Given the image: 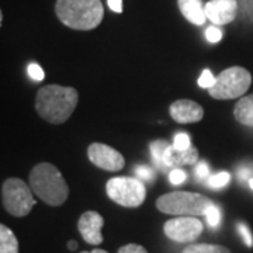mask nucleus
Instances as JSON below:
<instances>
[{
  "mask_svg": "<svg viewBox=\"0 0 253 253\" xmlns=\"http://www.w3.org/2000/svg\"><path fill=\"white\" fill-rule=\"evenodd\" d=\"M78 90L61 84H48L41 87L36 97L38 116L49 124L66 123L78 106Z\"/></svg>",
  "mask_w": 253,
  "mask_h": 253,
  "instance_id": "1",
  "label": "nucleus"
},
{
  "mask_svg": "<svg viewBox=\"0 0 253 253\" xmlns=\"http://www.w3.org/2000/svg\"><path fill=\"white\" fill-rule=\"evenodd\" d=\"M30 187L37 197L52 207L62 206L69 196V187L62 173L48 162L38 163L33 168L30 173Z\"/></svg>",
  "mask_w": 253,
  "mask_h": 253,
  "instance_id": "2",
  "label": "nucleus"
},
{
  "mask_svg": "<svg viewBox=\"0 0 253 253\" xmlns=\"http://www.w3.org/2000/svg\"><path fill=\"white\" fill-rule=\"evenodd\" d=\"M55 13L66 27L89 31L101 23L104 7L100 0H56Z\"/></svg>",
  "mask_w": 253,
  "mask_h": 253,
  "instance_id": "3",
  "label": "nucleus"
},
{
  "mask_svg": "<svg viewBox=\"0 0 253 253\" xmlns=\"http://www.w3.org/2000/svg\"><path fill=\"white\" fill-rule=\"evenodd\" d=\"M212 204L214 203L206 196L190 191H173L156 200V208L161 212L180 217L206 215Z\"/></svg>",
  "mask_w": 253,
  "mask_h": 253,
  "instance_id": "4",
  "label": "nucleus"
},
{
  "mask_svg": "<svg viewBox=\"0 0 253 253\" xmlns=\"http://www.w3.org/2000/svg\"><path fill=\"white\" fill-rule=\"evenodd\" d=\"M252 84V75L241 66H232L219 73L208 93L215 100H232L244 96Z\"/></svg>",
  "mask_w": 253,
  "mask_h": 253,
  "instance_id": "5",
  "label": "nucleus"
},
{
  "mask_svg": "<svg viewBox=\"0 0 253 253\" xmlns=\"http://www.w3.org/2000/svg\"><path fill=\"white\" fill-rule=\"evenodd\" d=\"M1 204L10 215L26 217L36 206V199L27 183L17 177H10L1 186Z\"/></svg>",
  "mask_w": 253,
  "mask_h": 253,
  "instance_id": "6",
  "label": "nucleus"
},
{
  "mask_svg": "<svg viewBox=\"0 0 253 253\" xmlns=\"http://www.w3.org/2000/svg\"><path fill=\"white\" fill-rule=\"evenodd\" d=\"M106 193L118 206L139 207L145 201L146 189L138 177H113L106 184Z\"/></svg>",
  "mask_w": 253,
  "mask_h": 253,
  "instance_id": "7",
  "label": "nucleus"
},
{
  "mask_svg": "<svg viewBox=\"0 0 253 253\" xmlns=\"http://www.w3.org/2000/svg\"><path fill=\"white\" fill-rule=\"evenodd\" d=\"M163 232L177 244H191L203 232V222L196 217H177L166 221Z\"/></svg>",
  "mask_w": 253,
  "mask_h": 253,
  "instance_id": "8",
  "label": "nucleus"
},
{
  "mask_svg": "<svg viewBox=\"0 0 253 253\" xmlns=\"http://www.w3.org/2000/svg\"><path fill=\"white\" fill-rule=\"evenodd\" d=\"M87 158L94 166L107 172H118L126 166V159L117 149L100 142H94L87 148Z\"/></svg>",
  "mask_w": 253,
  "mask_h": 253,
  "instance_id": "9",
  "label": "nucleus"
},
{
  "mask_svg": "<svg viewBox=\"0 0 253 253\" xmlns=\"http://www.w3.org/2000/svg\"><path fill=\"white\" fill-rule=\"evenodd\" d=\"M103 225H104V219L96 211H86L84 214H82L78 221V229L82 238L89 245H100L103 242V235H101Z\"/></svg>",
  "mask_w": 253,
  "mask_h": 253,
  "instance_id": "10",
  "label": "nucleus"
},
{
  "mask_svg": "<svg viewBox=\"0 0 253 253\" xmlns=\"http://www.w3.org/2000/svg\"><path fill=\"white\" fill-rule=\"evenodd\" d=\"M170 117L179 124L199 123L204 117V109L193 100L181 99L170 104Z\"/></svg>",
  "mask_w": 253,
  "mask_h": 253,
  "instance_id": "11",
  "label": "nucleus"
},
{
  "mask_svg": "<svg viewBox=\"0 0 253 253\" xmlns=\"http://www.w3.org/2000/svg\"><path fill=\"white\" fill-rule=\"evenodd\" d=\"M238 13L236 0H211L206 4L207 17L217 26H224L234 21Z\"/></svg>",
  "mask_w": 253,
  "mask_h": 253,
  "instance_id": "12",
  "label": "nucleus"
},
{
  "mask_svg": "<svg viewBox=\"0 0 253 253\" xmlns=\"http://www.w3.org/2000/svg\"><path fill=\"white\" fill-rule=\"evenodd\" d=\"M163 161L166 166H186L193 165L199 161V151L196 146H190L187 149H177L174 146H169L165 152Z\"/></svg>",
  "mask_w": 253,
  "mask_h": 253,
  "instance_id": "13",
  "label": "nucleus"
},
{
  "mask_svg": "<svg viewBox=\"0 0 253 253\" xmlns=\"http://www.w3.org/2000/svg\"><path fill=\"white\" fill-rule=\"evenodd\" d=\"M181 14L189 20L191 24L203 26L207 20L206 6H203L201 0H177Z\"/></svg>",
  "mask_w": 253,
  "mask_h": 253,
  "instance_id": "14",
  "label": "nucleus"
},
{
  "mask_svg": "<svg viewBox=\"0 0 253 253\" xmlns=\"http://www.w3.org/2000/svg\"><path fill=\"white\" fill-rule=\"evenodd\" d=\"M234 116L238 123L253 126V94L245 96L236 103L234 107Z\"/></svg>",
  "mask_w": 253,
  "mask_h": 253,
  "instance_id": "15",
  "label": "nucleus"
},
{
  "mask_svg": "<svg viewBox=\"0 0 253 253\" xmlns=\"http://www.w3.org/2000/svg\"><path fill=\"white\" fill-rule=\"evenodd\" d=\"M0 253H18L17 238L4 224L0 225Z\"/></svg>",
  "mask_w": 253,
  "mask_h": 253,
  "instance_id": "16",
  "label": "nucleus"
},
{
  "mask_svg": "<svg viewBox=\"0 0 253 253\" xmlns=\"http://www.w3.org/2000/svg\"><path fill=\"white\" fill-rule=\"evenodd\" d=\"M183 253H231V251L221 246V245H212V244H196L189 245Z\"/></svg>",
  "mask_w": 253,
  "mask_h": 253,
  "instance_id": "17",
  "label": "nucleus"
},
{
  "mask_svg": "<svg viewBox=\"0 0 253 253\" xmlns=\"http://www.w3.org/2000/svg\"><path fill=\"white\" fill-rule=\"evenodd\" d=\"M168 148H169V145H168L166 141H155L154 144H151V155L154 158L155 163L159 168L166 166L165 161H163V156H165V152H166Z\"/></svg>",
  "mask_w": 253,
  "mask_h": 253,
  "instance_id": "18",
  "label": "nucleus"
},
{
  "mask_svg": "<svg viewBox=\"0 0 253 253\" xmlns=\"http://www.w3.org/2000/svg\"><path fill=\"white\" fill-rule=\"evenodd\" d=\"M229 180H231V174L226 172H221L217 173V174L210 176V177H208V184H210V187H212V189H219V187L226 186V184L229 183Z\"/></svg>",
  "mask_w": 253,
  "mask_h": 253,
  "instance_id": "19",
  "label": "nucleus"
},
{
  "mask_svg": "<svg viewBox=\"0 0 253 253\" xmlns=\"http://www.w3.org/2000/svg\"><path fill=\"white\" fill-rule=\"evenodd\" d=\"M206 218H207L208 225L211 226V228H217L219 225V222H221V211H219V208L215 204H212L211 207L208 208L207 212H206Z\"/></svg>",
  "mask_w": 253,
  "mask_h": 253,
  "instance_id": "20",
  "label": "nucleus"
},
{
  "mask_svg": "<svg viewBox=\"0 0 253 253\" xmlns=\"http://www.w3.org/2000/svg\"><path fill=\"white\" fill-rule=\"evenodd\" d=\"M135 174L139 180H145V181H151L152 179H154V176H155L154 170H152L149 166H145V165L136 166Z\"/></svg>",
  "mask_w": 253,
  "mask_h": 253,
  "instance_id": "21",
  "label": "nucleus"
},
{
  "mask_svg": "<svg viewBox=\"0 0 253 253\" xmlns=\"http://www.w3.org/2000/svg\"><path fill=\"white\" fill-rule=\"evenodd\" d=\"M236 228H238V231H239V234H241V236H242V239H244V242L246 244V246L252 248L253 235H252V232H251V229L248 228V225L244 224V222H239V224L236 225Z\"/></svg>",
  "mask_w": 253,
  "mask_h": 253,
  "instance_id": "22",
  "label": "nucleus"
},
{
  "mask_svg": "<svg viewBox=\"0 0 253 253\" xmlns=\"http://www.w3.org/2000/svg\"><path fill=\"white\" fill-rule=\"evenodd\" d=\"M27 72L28 76H30L33 81L41 82L44 79V71H42V68H41L40 65H37V63H30L27 68Z\"/></svg>",
  "mask_w": 253,
  "mask_h": 253,
  "instance_id": "23",
  "label": "nucleus"
},
{
  "mask_svg": "<svg viewBox=\"0 0 253 253\" xmlns=\"http://www.w3.org/2000/svg\"><path fill=\"white\" fill-rule=\"evenodd\" d=\"M173 146L177 148V149H187L191 146V142H190V136L184 132H180L177 135L174 136L173 139Z\"/></svg>",
  "mask_w": 253,
  "mask_h": 253,
  "instance_id": "24",
  "label": "nucleus"
},
{
  "mask_svg": "<svg viewBox=\"0 0 253 253\" xmlns=\"http://www.w3.org/2000/svg\"><path fill=\"white\" fill-rule=\"evenodd\" d=\"M215 79H217V78H214V75L210 72L208 69H206L204 72L201 73V76H200V79H199L200 87L210 89V87L215 83Z\"/></svg>",
  "mask_w": 253,
  "mask_h": 253,
  "instance_id": "25",
  "label": "nucleus"
},
{
  "mask_svg": "<svg viewBox=\"0 0 253 253\" xmlns=\"http://www.w3.org/2000/svg\"><path fill=\"white\" fill-rule=\"evenodd\" d=\"M118 253H148V251L145 249L144 246L136 244H128L121 246L118 249Z\"/></svg>",
  "mask_w": 253,
  "mask_h": 253,
  "instance_id": "26",
  "label": "nucleus"
},
{
  "mask_svg": "<svg viewBox=\"0 0 253 253\" xmlns=\"http://www.w3.org/2000/svg\"><path fill=\"white\" fill-rule=\"evenodd\" d=\"M206 37H207V40L210 42H218L222 38V33L217 27H208L207 31H206Z\"/></svg>",
  "mask_w": 253,
  "mask_h": 253,
  "instance_id": "27",
  "label": "nucleus"
},
{
  "mask_svg": "<svg viewBox=\"0 0 253 253\" xmlns=\"http://www.w3.org/2000/svg\"><path fill=\"white\" fill-rule=\"evenodd\" d=\"M169 179H170V183H173V184H181L183 181L187 179V174L180 169H174L169 174Z\"/></svg>",
  "mask_w": 253,
  "mask_h": 253,
  "instance_id": "28",
  "label": "nucleus"
},
{
  "mask_svg": "<svg viewBox=\"0 0 253 253\" xmlns=\"http://www.w3.org/2000/svg\"><path fill=\"white\" fill-rule=\"evenodd\" d=\"M208 174H210V168H208L207 162H201L197 165L196 168V176L199 177L200 180H208Z\"/></svg>",
  "mask_w": 253,
  "mask_h": 253,
  "instance_id": "29",
  "label": "nucleus"
},
{
  "mask_svg": "<svg viewBox=\"0 0 253 253\" xmlns=\"http://www.w3.org/2000/svg\"><path fill=\"white\" fill-rule=\"evenodd\" d=\"M109 1V7L116 13L123 11V0H107Z\"/></svg>",
  "mask_w": 253,
  "mask_h": 253,
  "instance_id": "30",
  "label": "nucleus"
},
{
  "mask_svg": "<svg viewBox=\"0 0 253 253\" xmlns=\"http://www.w3.org/2000/svg\"><path fill=\"white\" fill-rule=\"evenodd\" d=\"M251 174H252V170H251L249 168H242V169H239V179H241V180L252 179Z\"/></svg>",
  "mask_w": 253,
  "mask_h": 253,
  "instance_id": "31",
  "label": "nucleus"
},
{
  "mask_svg": "<svg viewBox=\"0 0 253 253\" xmlns=\"http://www.w3.org/2000/svg\"><path fill=\"white\" fill-rule=\"evenodd\" d=\"M68 248H69L71 251H75V249H78V242H76V241H69V244H68Z\"/></svg>",
  "mask_w": 253,
  "mask_h": 253,
  "instance_id": "32",
  "label": "nucleus"
},
{
  "mask_svg": "<svg viewBox=\"0 0 253 253\" xmlns=\"http://www.w3.org/2000/svg\"><path fill=\"white\" fill-rule=\"evenodd\" d=\"M91 253H109V252H106V251H103V249H94V251H91Z\"/></svg>",
  "mask_w": 253,
  "mask_h": 253,
  "instance_id": "33",
  "label": "nucleus"
},
{
  "mask_svg": "<svg viewBox=\"0 0 253 253\" xmlns=\"http://www.w3.org/2000/svg\"><path fill=\"white\" fill-rule=\"evenodd\" d=\"M249 186H251V189L253 190V177L252 179H249Z\"/></svg>",
  "mask_w": 253,
  "mask_h": 253,
  "instance_id": "34",
  "label": "nucleus"
},
{
  "mask_svg": "<svg viewBox=\"0 0 253 253\" xmlns=\"http://www.w3.org/2000/svg\"><path fill=\"white\" fill-rule=\"evenodd\" d=\"M82 253H91V252H82Z\"/></svg>",
  "mask_w": 253,
  "mask_h": 253,
  "instance_id": "35",
  "label": "nucleus"
}]
</instances>
